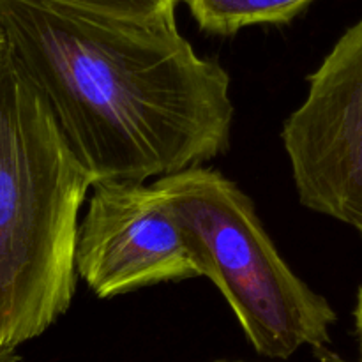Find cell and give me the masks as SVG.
Segmentation results:
<instances>
[{
    "instance_id": "cell-1",
    "label": "cell",
    "mask_w": 362,
    "mask_h": 362,
    "mask_svg": "<svg viewBox=\"0 0 362 362\" xmlns=\"http://www.w3.org/2000/svg\"><path fill=\"white\" fill-rule=\"evenodd\" d=\"M0 27L94 186L172 175L228 151V73L175 20L0 0Z\"/></svg>"
},
{
    "instance_id": "cell-2",
    "label": "cell",
    "mask_w": 362,
    "mask_h": 362,
    "mask_svg": "<svg viewBox=\"0 0 362 362\" xmlns=\"http://www.w3.org/2000/svg\"><path fill=\"white\" fill-rule=\"evenodd\" d=\"M90 175L9 46L0 53V354L39 338L76 292Z\"/></svg>"
},
{
    "instance_id": "cell-3",
    "label": "cell",
    "mask_w": 362,
    "mask_h": 362,
    "mask_svg": "<svg viewBox=\"0 0 362 362\" xmlns=\"http://www.w3.org/2000/svg\"><path fill=\"white\" fill-rule=\"evenodd\" d=\"M154 186L260 356L288 359L303 346L327 354L338 315L290 271L235 182L193 166L159 177Z\"/></svg>"
},
{
    "instance_id": "cell-4",
    "label": "cell",
    "mask_w": 362,
    "mask_h": 362,
    "mask_svg": "<svg viewBox=\"0 0 362 362\" xmlns=\"http://www.w3.org/2000/svg\"><path fill=\"white\" fill-rule=\"evenodd\" d=\"M281 138L300 204L362 235V20L311 74Z\"/></svg>"
},
{
    "instance_id": "cell-5",
    "label": "cell",
    "mask_w": 362,
    "mask_h": 362,
    "mask_svg": "<svg viewBox=\"0 0 362 362\" xmlns=\"http://www.w3.org/2000/svg\"><path fill=\"white\" fill-rule=\"evenodd\" d=\"M76 271L101 299L145 286L205 278V264L161 191L99 182L78 226Z\"/></svg>"
},
{
    "instance_id": "cell-6",
    "label": "cell",
    "mask_w": 362,
    "mask_h": 362,
    "mask_svg": "<svg viewBox=\"0 0 362 362\" xmlns=\"http://www.w3.org/2000/svg\"><path fill=\"white\" fill-rule=\"evenodd\" d=\"M207 34L233 35L251 25H285L315 0H184Z\"/></svg>"
},
{
    "instance_id": "cell-7",
    "label": "cell",
    "mask_w": 362,
    "mask_h": 362,
    "mask_svg": "<svg viewBox=\"0 0 362 362\" xmlns=\"http://www.w3.org/2000/svg\"><path fill=\"white\" fill-rule=\"evenodd\" d=\"M71 6L115 14L133 20H175V7L180 0H59Z\"/></svg>"
},
{
    "instance_id": "cell-8",
    "label": "cell",
    "mask_w": 362,
    "mask_h": 362,
    "mask_svg": "<svg viewBox=\"0 0 362 362\" xmlns=\"http://www.w3.org/2000/svg\"><path fill=\"white\" fill-rule=\"evenodd\" d=\"M356 327L357 334H359L361 341V356H362V288L359 290V296H357V306H356ZM362 362V361H361Z\"/></svg>"
},
{
    "instance_id": "cell-9",
    "label": "cell",
    "mask_w": 362,
    "mask_h": 362,
    "mask_svg": "<svg viewBox=\"0 0 362 362\" xmlns=\"http://www.w3.org/2000/svg\"><path fill=\"white\" fill-rule=\"evenodd\" d=\"M0 362H27V361H25L23 357L18 356L16 350H14V352L0 354Z\"/></svg>"
},
{
    "instance_id": "cell-10",
    "label": "cell",
    "mask_w": 362,
    "mask_h": 362,
    "mask_svg": "<svg viewBox=\"0 0 362 362\" xmlns=\"http://www.w3.org/2000/svg\"><path fill=\"white\" fill-rule=\"evenodd\" d=\"M6 45H7V39H6V34H4L2 27H0V53H2V49H4V48H6Z\"/></svg>"
},
{
    "instance_id": "cell-11",
    "label": "cell",
    "mask_w": 362,
    "mask_h": 362,
    "mask_svg": "<svg viewBox=\"0 0 362 362\" xmlns=\"http://www.w3.org/2000/svg\"><path fill=\"white\" fill-rule=\"evenodd\" d=\"M216 362H230V361H216Z\"/></svg>"
}]
</instances>
